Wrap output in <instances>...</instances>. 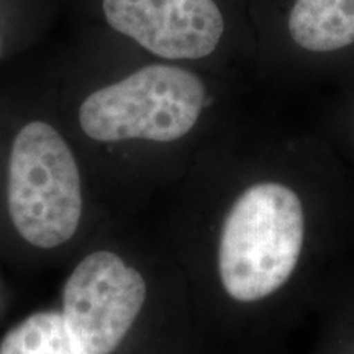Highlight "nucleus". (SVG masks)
Here are the masks:
<instances>
[{
    "instance_id": "obj_1",
    "label": "nucleus",
    "mask_w": 354,
    "mask_h": 354,
    "mask_svg": "<svg viewBox=\"0 0 354 354\" xmlns=\"http://www.w3.org/2000/svg\"><path fill=\"white\" fill-rule=\"evenodd\" d=\"M84 30L141 55L202 64L258 51L263 0H71Z\"/></svg>"
},
{
    "instance_id": "obj_2",
    "label": "nucleus",
    "mask_w": 354,
    "mask_h": 354,
    "mask_svg": "<svg viewBox=\"0 0 354 354\" xmlns=\"http://www.w3.org/2000/svg\"><path fill=\"white\" fill-rule=\"evenodd\" d=\"M214 104L192 64L149 56L122 77L91 88L77 105V125L97 143H174L196 130Z\"/></svg>"
},
{
    "instance_id": "obj_3",
    "label": "nucleus",
    "mask_w": 354,
    "mask_h": 354,
    "mask_svg": "<svg viewBox=\"0 0 354 354\" xmlns=\"http://www.w3.org/2000/svg\"><path fill=\"white\" fill-rule=\"evenodd\" d=\"M304 236V207L290 187L263 183L245 190L220 240V277L230 297L256 302L281 289L297 268Z\"/></svg>"
},
{
    "instance_id": "obj_4",
    "label": "nucleus",
    "mask_w": 354,
    "mask_h": 354,
    "mask_svg": "<svg viewBox=\"0 0 354 354\" xmlns=\"http://www.w3.org/2000/svg\"><path fill=\"white\" fill-rule=\"evenodd\" d=\"M8 214L20 236L56 248L76 233L81 177L68 141L53 123L32 118L13 135L8 154Z\"/></svg>"
},
{
    "instance_id": "obj_5",
    "label": "nucleus",
    "mask_w": 354,
    "mask_h": 354,
    "mask_svg": "<svg viewBox=\"0 0 354 354\" xmlns=\"http://www.w3.org/2000/svg\"><path fill=\"white\" fill-rule=\"evenodd\" d=\"M146 299L141 274L110 251L76 266L63 292V313L81 354H112L140 315Z\"/></svg>"
},
{
    "instance_id": "obj_6",
    "label": "nucleus",
    "mask_w": 354,
    "mask_h": 354,
    "mask_svg": "<svg viewBox=\"0 0 354 354\" xmlns=\"http://www.w3.org/2000/svg\"><path fill=\"white\" fill-rule=\"evenodd\" d=\"M258 51L299 63H354V0H263Z\"/></svg>"
},
{
    "instance_id": "obj_7",
    "label": "nucleus",
    "mask_w": 354,
    "mask_h": 354,
    "mask_svg": "<svg viewBox=\"0 0 354 354\" xmlns=\"http://www.w3.org/2000/svg\"><path fill=\"white\" fill-rule=\"evenodd\" d=\"M0 354H81L63 312H38L8 331Z\"/></svg>"
},
{
    "instance_id": "obj_8",
    "label": "nucleus",
    "mask_w": 354,
    "mask_h": 354,
    "mask_svg": "<svg viewBox=\"0 0 354 354\" xmlns=\"http://www.w3.org/2000/svg\"><path fill=\"white\" fill-rule=\"evenodd\" d=\"M48 0H0V57L48 21Z\"/></svg>"
}]
</instances>
